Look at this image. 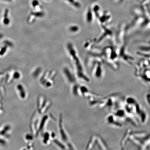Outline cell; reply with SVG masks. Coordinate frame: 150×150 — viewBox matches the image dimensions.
Returning a JSON list of instances; mask_svg holds the SVG:
<instances>
[{"label": "cell", "mask_w": 150, "mask_h": 150, "mask_svg": "<svg viewBox=\"0 0 150 150\" xmlns=\"http://www.w3.org/2000/svg\"><path fill=\"white\" fill-rule=\"evenodd\" d=\"M106 146L102 138L98 135H93L86 146V149H105Z\"/></svg>", "instance_id": "obj_1"}, {"label": "cell", "mask_w": 150, "mask_h": 150, "mask_svg": "<svg viewBox=\"0 0 150 150\" xmlns=\"http://www.w3.org/2000/svg\"><path fill=\"white\" fill-rule=\"evenodd\" d=\"M52 103L44 95H40L37 100V111L40 115L46 113L51 108Z\"/></svg>", "instance_id": "obj_2"}, {"label": "cell", "mask_w": 150, "mask_h": 150, "mask_svg": "<svg viewBox=\"0 0 150 150\" xmlns=\"http://www.w3.org/2000/svg\"><path fill=\"white\" fill-rule=\"evenodd\" d=\"M58 129L61 140L64 142L66 146L67 144L72 142L70 140L68 133L65 128L62 114H60L59 115L58 122Z\"/></svg>", "instance_id": "obj_3"}, {"label": "cell", "mask_w": 150, "mask_h": 150, "mask_svg": "<svg viewBox=\"0 0 150 150\" xmlns=\"http://www.w3.org/2000/svg\"><path fill=\"white\" fill-rule=\"evenodd\" d=\"M55 72L46 73L40 80V82L42 87L45 88H51L54 85V78L56 76Z\"/></svg>", "instance_id": "obj_4"}, {"label": "cell", "mask_w": 150, "mask_h": 150, "mask_svg": "<svg viewBox=\"0 0 150 150\" xmlns=\"http://www.w3.org/2000/svg\"><path fill=\"white\" fill-rule=\"evenodd\" d=\"M56 138L55 133L50 131H47L42 133V142L44 145L48 146L52 143V141Z\"/></svg>", "instance_id": "obj_5"}, {"label": "cell", "mask_w": 150, "mask_h": 150, "mask_svg": "<svg viewBox=\"0 0 150 150\" xmlns=\"http://www.w3.org/2000/svg\"><path fill=\"white\" fill-rule=\"evenodd\" d=\"M16 89L19 97L22 100H25L28 97V93L25 86L21 84H17Z\"/></svg>", "instance_id": "obj_6"}, {"label": "cell", "mask_w": 150, "mask_h": 150, "mask_svg": "<svg viewBox=\"0 0 150 150\" xmlns=\"http://www.w3.org/2000/svg\"><path fill=\"white\" fill-rule=\"evenodd\" d=\"M64 74L67 82L70 84L71 86L78 82L77 79L68 69H65L63 71Z\"/></svg>", "instance_id": "obj_7"}, {"label": "cell", "mask_w": 150, "mask_h": 150, "mask_svg": "<svg viewBox=\"0 0 150 150\" xmlns=\"http://www.w3.org/2000/svg\"><path fill=\"white\" fill-rule=\"evenodd\" d=\"M11 128L9 125H6L0 129V136L6 138H9L10 136Z\"/></svg>", "instance_id": "obj_8"}, {"label": "cell", "mask_w": 150, "mask_h": 150, "mask_svg": "<svg viewBox=\"0 0 150 150\" xmlns=\"http://www.w3.org/2000/svg\"><path fill=\"white\" fill-rule=\"evenodd\" d=\"M52 142L58 149L62 150L67 149L66 145L61 140H59L56 138L52 141Z\"/></svg>", "instance_id": "obj_9"}]
</instances>
